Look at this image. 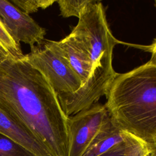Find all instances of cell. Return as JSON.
<instances>
[{
  "label": "cell",
  "instance_id": "19",
  "mask_svg": "<svg viewBox=\"0 0 156 156\" xmlns=\"http://www.w3.org/2000/svg\"><path fill=\"white\" fill-rule=\"evenodd\" d=\"M146 156H154V155H153L152 153L151 152V151H150V152H149V153H148Z\"/></svg>",
  "mask_w": 156,
  "mask_h": 156
},
{
  "label": "cell",
  "instance_id": "12",
  "mask_svg": "<svg viewBox=\"0 0 156 156\" xmlns=\"http://www.w3.org/2000/svg\"><path fill=\"white\" fill-rule=\"evenodd\" d=\"M90 0H59L56 2L59 7L60 15L64 18L76 16L79 18Z\"/></svg>",
  "mask_w": 156,
  "mask_h": 156
},
{
  "label": "cell",
  "instance_id": "14",
  "mask_svg": "<svg viewBox=\"0 0 156 156\" xmlns=\"http://www.w3.org/2000/svg\"><path fill=\"white\" fill-rule=\"evenodd\" d=\"M150 151L151 149L147 144L132 136L126 156H146Z\"/></svg>",
  "mask_w": 156,
  "mask_h": 156
},
{
  "label": "cell",
  "instance_id": "20",
  "mask_svg": "<svg viewBox=\"0 0 156 156\" xmlns=\"http://www.w3.org/2000/svg\"><path fill=\"white\" fill-rule=\"evenodd\" d=\"M155 2H156V1H155Z\"/></svg>",
  "mask_w": 156,
  "mask_h": 156
},
{
  "label": "cell",
  "instance_id": "9",
  "mask_svg": "<svg viewBox=\"0 0 156 156\" xmlns=\"http://www.w3.org/2000/svg\"><path fill=\"white\" fill-rule=\"evenodd\" d=\"M127 134L110 117L103 124L83 156H99L123 142Z\"/></svg>",
  "mask_w": 156,
  "mask_h": 156
},
{
  "label": "cell",
  "instance_id": "8",
  "mask_svg": "<svg viewBox=\"0 0 156 156\" xmlns=\"http://www.w3.org/2000/svg\"><path fill=\"white\" fill-rule=\"evenodd\" d=\"M0 133L18 143L36 156H53L28 130L0 110Z\"/></svg>",
  "mask_w": 156,
  "mask_h": 156
},
{
  "label": "cell",
  "instance_id": "11",
  "mask_svg": "<svg viewBox=\"0 0 156 156\" xmlns=\"http://www.w3.org/2000/svg\"><path fill=\"white\" fill-rule=\"evenodd\" d=\"M0 156H36L31 152L0 133Z\"/></svg>",
  "mask_w": 156,
  "mask_h": 156
},
{
  "label": "cell",
  "instance_id": "17",
  "mask_svg": "<svg viewBox=\"0 0 156 156\" xmlns=\"http://www.w3.org/2000/svg\"><path fill=\"white\" fill-rule=\"evenodd\" d=\"M9 57L10 56L8 52L0 44V64Z\"/></svg>",
  "mask_w": 156,
  "mask_h": 156
},
{
  "label": "cell",
  "instance_id": "4",
  "mask_svg": "<svg viewBox=\"0 0 156 156\" xmlns=\"http://www.w3.org/2000/svg\"><path fill=\"white\" fill-rule=\"evenodd\" d=\"M23 59L44 76L57 95L73 93L82 86L80 77L51 40L44 39L31 47Z\"/></svg>",
  "mask_w": 156,
  "mask_h": 156
},
{
  "label": "cell",
  "instance_id": "15",
  "mask_svg": "<svg viewBox=\"0 0 156 156\" xmlns=\"http://www.w3.org/2000/svg\"><path fill=\"white\" fill-rule=\"evenodd\" d=\"M132 135L128 133L126 139L99 156H126L129 149Z\"/></svg>",
  "mask_w": 156,
  "mask_h": 156
},
{
  "label": "cell",
  "instance_id": "18",
  "mask_svg": "<svg viewBox=\"0 0 156 156\" xmlns=\"http://www.w3.org/2000/svg\"><path fill=\"white\" fill-rule=\"evenodd\" d=\"M148 145L149 146L151 151L153 155L156 156V143L152 144H148Z\"/></svg>",
  "mask_w": 156,
  "mask_h": 156
},
{
  "label": "cell",
  "instance_id": "13",
  "mask_svg": "<svg viewBox=\"0 0 156 156\" xmlns=\"http://www.w3.org/2000/svg\"><path fill=\"white\" fill-rule=\"evenodd\" d=\"M18 8L27 14L38 11L40 9H45L52 5L53 0H12Z\"/></svg>",
  "mask_w": 156,
  "mask_h": 156
},
{
  "label": "cell",
  "instance_id": "1",
  "mask_svg": "<svg viewBox=\"0 0 156 156\" xmlns=\"http://www.w3.org/2000/svg\"><path fill=\"white\" fill-rule=\"evenodd\" d=\"M0 110L53 156H68V116L46 79L23 59L9 57L0 64Z\"/></svg>",
  "mask_w": 156,
  "mask_h": 156
},
{
  "label": "cell",
  "instance_id": "16",
  "mask_svg": "<svg viewBox=\"0 0 156 156\" xmlns=\"http://www.w3.org/2000/svg\"><path fill=\"white\" fill-rule=\"evenodd\" d=\"M138 47L145 51L150 52L151 54V58L150 60L156 62V38L154 39L153 41L150 45L138 46Z\"/></svg>",
  "mask_w": 156,
  "mask_h": 156
},
{
  "label": "cell",
  "instance_id": "5",
  "mask_svg": "<svg viewBox=\"0 0 156 156\" xmlns=\"http://www.w3.org/2000/svg\"><path fill=\"white\" fill-rule=\"evenodd\" d=\"M110 117L105 105L98 103L68 116V156H83Z\"/></svg>",
  "mask_w": 156,
  "mask_h": 156
},
{
  "label": "cell",
  "instance_id": "3",
  "mask_svg": "<svg viewBox=\"0 0 156 156\" xmlns=\"http://www.w3.org/2000/svg\"><path fill=\"white\" fill-rule=\"evenodd\" d=\"M71 32L83 43L92 62L90 77L101 82H112L117 73L112 66L113 51L119 43L113 35L101 2L90 0Z\"/></svg>",
  "mask_w": 156,
  "mask_h": 156
},
{
  "label": "cell",
  "instance_id": "2",
  "mask_svg": "<svg viewBox=\"0 0 156 156\" xmlns=\"http://www.w3.org/2000/svg\"><path fill=\"white\" fill-rule=\"evenodd\" d=\"M105 96L118 126L147 144L156 143V62L117 73Z\"/></svg>",
  "mask_w": 156,
  "mask_h": 156
},
{
  "label": "cell",
  "instance_id": "6",
  "mask_svg": "<svg viewBox=\"0 0 156 156\" xmlns=\"http://www.w3.org/2000/svg\"><path fill=\"white\" fill-rule=\"evenodd\" d=\"M0 21L18 43L23 42L31 48L44 40L45 29L7 0H0Z\"/></svg>",
  "mask_w": 156,
  "mask_h": 156
},
{
  "label": "cell",
  "instance_id": "10",
  "mask_svg": "<svg viewBox=\"0 0 156 156\" xmlns=\"http://www.w3.org/2000/svg\"><path fill=\"white\" fill-rule=\"evenodd\" d=\"M0 44L8 52L10 56L15 59L20 60L24 57L20 44L18 43L10 35L3 24L0 21Z\"/></svg>",
  "mask_w": 156,
  "mask_h": 156
},
{
  "label": "cell",
  "instance_id": "7",
  "mask_svg": "<svg viewBox=\"0 0 156 156\" xmlns=\"http://www.w3.org/2000/svg\"><path fill=\"white\" fill-rule=\"evenodd\" d=\"M51 43L66 59L83 85L92 73L90 55L83 43L73 32L60 41L51 40Z\"/></svg>",
  "mask_w": 156,
  "mask_h": 156
}]
</instances>
